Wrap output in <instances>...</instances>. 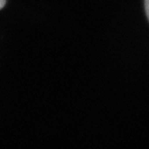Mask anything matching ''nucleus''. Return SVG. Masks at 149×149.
<instances>
[{"label": "nucleus", "mask_w": 149, "mask_h": 149, "mask_svg": "<svg viewBox=\"0 0 149 149\" xmlns=\"http://www.w3.org/2000/svg\"><path fill=\"white\" fill-rule=\"evenodd\" d=\"M6 4V0H0V9H2Z\"/></svg>", "instance_id": "obj_2"}, {"label": "nucleus", "mask_w": 149, "mask_h": 149, "mask_svg": "<svg viewBox=\"0 0 149 149\" xmlns=\"http://www.w3.org/2000/svg\"><path fill=\"white\" fill-rule=\"evenodd\" d=\"M144 4H145V11H146V15L149 19V0H145Z\"/></svg>", "instance_id": "obj_1"}]
</instances>
